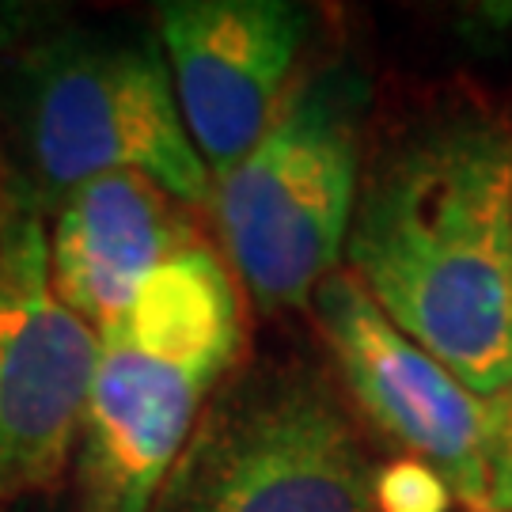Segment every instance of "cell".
<instances>
[{
  "instance_id": "obj_1",
  "label": "cell",
  "mask_w": 512,
  "mask_h": 512,
  "mask_svg": "<svg viewBox=\"0 0 512 512\" xmlns=\"http://www.w3.org/2000/svg\"><path fill=\"white\" fill-rule=\"evenodd\" d=\"M353 281L478 399L512 387V133L444 122L372 167L346 236Z\"/></svg>"
},
{
  "instance_id": "obj_2",
  "label": "cell",
  "mask_w": 512,
  "mask_h": 512,
  "mask_svg": "<svg viewBox=\"0 0 512 512\" xmlns=\"http://www.w3.org/2000/svg\"><path fill=\"white\" fill-rule=\"evenodd\" d=\"M247 338L243 289L194 239L99 334L76 440L84 512H148Z\"/></svg>"
},
{
  "instance_id": "obj_3",
  "label": "cell",
  "mask_w": 512,
  "mask_h": 512,
  "mask_svg": "<svg viewBox=\"0 0 512 512\" xmlns=\"http://www.w3.org/2000/svg\"><path fill=\"white\" fill-rule=\"evenodd\" d=\"M4 114L19 152L12 175L38 205L107 171H141L186 209L213 198L160 38L80 27L31 38L4 73Z\"/></svg>"
},
{
  "instance_id": "obj_4",
  "label": "cell",
  "mask_w": 512,
  "mask_h": 512,
  "mask_svg": "<svg viewBox=\"0 0 512 512\" xmlns=\"http://www.w3.org/2000/svg\"><path fill=\"white\" fill-rule=\"evenodd\" d=\"M368 84L349 65L311 73L270 129L213 183L220 243L258 308H308L338 270L361 194Z\"/></svg>"
},
{
  "instance_id": "obj_5",
  "label": "cell",
  "mask_w": 512,
  "mask_h": 512,
  "mask_svg": "<svg viewBox=\"0 0 512 512\" xmlns=\"http://www.w3.org/2000/svg\"><path fill=\"white\" fill-rule=\"evenodd\" d=\"M99 334L50 289L38 198L0 179V509L69 475Z\"/></svg>"
},
{
  "instance_id": "obj_6",
  "label": "cell",
  "mask_w": 512,
  "mask_h": 512,
  "mask_svg": "<svg viewBox=\"0 0 512 512\" xmlns=\"http://www.w3.org/2000/svg\"><path fill=\"white\" fill-rule=\"evenodd\" d=\"M308 308L361 410L406 448V456L437 467L456 501L482 512L486 399L406 338L346 270H334L311 293Z\"/></svg>"
},
{
  "instance_id": "obj_7",
  "label": "cell",
  "mask_w": 512,
  "mask_h": 512,
  "mask_svg": "<svg viewBox=\"0 0 512 512\" xmlns=\"http://www.w3.org/2000/svg\"><path fill=\"white\" fill-rule=\"evenodd\" d=\"M156 27L183 126L217 183L277 118L311 12L285 0H171Z\"/></svg>"
},
{
  "instance_id": "obj_8",
  "label": "cell",
  "mask_w": 512,
  "mask_h": 512,
  "mask_svg": "<svg viewBox=\"0 0 512 512\" xmlns=\"http://www.w3.org/2000/svg\"><path fill=\"white\" fill-rule=\"evenodd\" d=\"M183 512H376L372 471L346 414L293 384L217 425L186 463Z\"/></svg>"
},
{
  "instance_id": "obj_9",
  "label": "cell",
  "mask_w": 512,
  "mask_h": 512,
  "mask_svg": "<svg viewBox=\"0 0 512 512\" xmlns=\"http://www.w3.org/2000/svg\"><path fill=\"white\" fill-rule=\"evenodd\" d=\"M194 220L141 171H107L54 205L50 289L95 334L110 330L160 266L194 243Z\"/></svg>"
},
{
  "instance_id": "obj_10",
  "label": "cell",
  "mask_w": 512,
  "mask_h": 512,
  "mask_svg": "<svg viewBox=\"0 0 512 512\" xmlns=\"http://www.w3.org/2000/svg\"><path fill=\"white\" fill-rule=\"evenodd\" d=\"M452 486L437 467L418 456L391 459L384 471L372 475V509L376 512H448Z\"/></svg>"
},
{
  "instance_id": "obj_11",
  "label": "cell",
  "mask_w": 512,
  "mask_h": 512,
  "mask_svg": "<svg viewBox=\"0 0 512 512\" xmlns=\"http://www.w3.org/2000/svg\"><path fill=\"white\" fill-rule=\"evenodd\" d=\"M482 512H512V387L486 399V505Z\"/></svg>"
},
{
  "instance_id": "obj_12",
  "label": "cell",
  "mask_w": 512,
  "mask_h": 512,
  "mask_svg": "<svg viewBox=\"0 0 512 512\" xmlns=\"http://www.w3.org/2000/svg\"><path fill=\"white\" fill-rule=\"evenodd\" d=\"M0 512H31V509H12V505H4Z\"/></svg>"
}]
</instances>
